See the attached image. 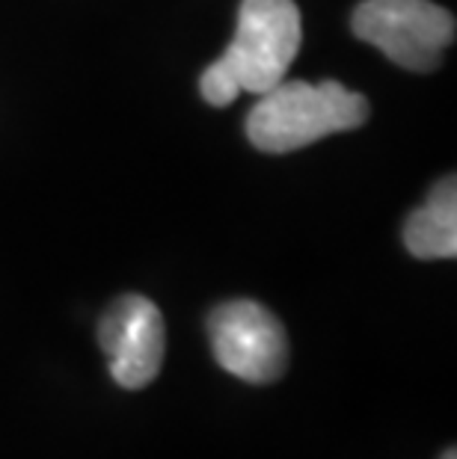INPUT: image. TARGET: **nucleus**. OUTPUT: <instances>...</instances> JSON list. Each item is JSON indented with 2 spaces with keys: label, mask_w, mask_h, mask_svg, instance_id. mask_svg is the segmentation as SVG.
<instances>
[{
  "label": "nucleus",
  "mask_w": 457,
  "mask_h": 459,
  "mask_svg": "<svg viewBox=\"0 0 457 459\" xmlns=\"http://www.w3.org/2000/svg\"><path fill=\"white\" fill-rule=\"evenodd\" d=\"M303 45V22L294 0H244L238 30L226 54L199 77L202 99L226 107L238 95H259L286 81Z\"/></svg>",
  "instance_id": "nucleus-1"
},
{
  "label": "nucleus",
  "mask_w": 457,
  "mask_h": 459,
  "mask_svg": "<svg viewBox=\"0 0 457 459\" xmlns=\"http://www.w3.org/2000/svg\"><path fill=\"white\" fill-rule=\"evenodd\" d=\"M368 119V101L338 81H282L261 92L247 116V136L259 152L288 154Z\"/></svg>",
  "instance_id": "nucleus-2"
},
{
  "label": "nucleus",
  "mask_w": 457,
  "mask_h": 459,
  "mask_svg": "<svg viewBox=\"0 0 457 459\" xmlns=\"http://www.w3.org/2000/svg\"><path fill=\"white\" fill-rule=\"evenodd\" d=\"M351 27L407 72H434L454 42V15L431 0H363Z\"/></svg>",
  "instance_id": "nucleus-3"
},
{
  "label": "nucleus",
  "mask_w": 457,
  "mask_h": 459,
  "mask_svg": "<svg viewBox=\"0 0 457 459\" xmlns=\"http://www.w3.org/2000/svg\"><path fill=\"white\" fill-rule=\"evenodd\" d=\"M208 338L217 365L244 383H277L288 368L286 326L256 299H232L214 308Z\"/></svg>",
  "instance_id": "nucleus-4"
},
{
  "label": "nucleus",
  "mask_w": 457,
  "mask_h": 459,
  "mask_svg": "<svg viewBox=\"0 0 457 459\" xmlns=\"http://www.w3.org/2000/svg\"><path fill=\"white\" fill-rule=\"evenodd\" d=\"M99 341L116 385L140 392L161 374L167 329L149 297L125 294L110 302L99 324Z\"/></svg>",
  "instance_id": "nucleus-5"
},
{
  "label": "nucleus",
  "mask_w": 457,
  "mask_h": 459,
  "mask_svg": "<svg viewBox=\"0 0 457 459\" xmlns=\"http://www.w3.org/2000/svg\"><path fill=\"white\" fill-rule=\"evenodd\" d=\"M404 247L413 258L443 261L457 255V187L443 178L404 222Z\"/></svg>",
  "instance_id": "nucleus-6"
},
{
  "label": "nucleus",
  "mask_w": 457,
  "mask_h": 459,
  "mask_svg": "<svg viewBox=\"0 0 457 459\" xmlns=\"http://www.w3.org/2000/svg\"><path fill=\"white\" fill-rule=\"evenodd\" d=\"M440 459H457V451H454V447H449V451H443Z\"/></svg>",
  "instance_id": "nucleus-7"
}]
</instances>
